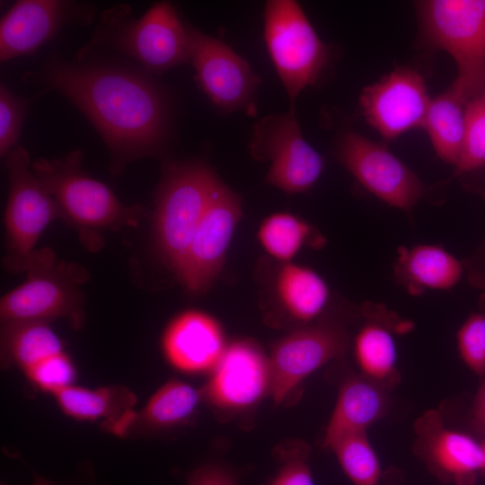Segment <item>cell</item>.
Returning a JSON list of instances; mask_svg holds the SVG:
<instances>
[{
  "label": "cell",
  "instance_id": "obj_1",
  "mask_svg": "<svg viewBox=\"0 0 485 485\" xmlns=\"http://www.w3.org/2000/svg\"><path fill=\"white\" fill-rule=\"evenodd\" d=\"M22 79L65 97L89 120L109 151L113 176L136 160L162 154L168 146L172 123L168 92L137 66L80 48L73 59L51 53Z\"/></svg>",
  "mask_w": 485,
  "mask_h": 485
},
{
  "label": "cell",
  "instance_id": "obj_2",
  "mask_svg": "<svg viewBox=\"0 0 485 485\" xmlns=\"http://www.w3.org/2000/svg\"><path fill=\"white\" fill-rule=\"evenodd\" d=\"M82 150L57 158L40 157L31 170L53 198L59 218L73 227L84 246L97 251L102 233L136 225L143 215L140 205L128 206L103 182L83 169Z\"/></svg>",
  "mask_w": 485,
  "mask_h": 485
},
{
  "label": "cell",
  "instance_id": "obj_3",
  "mask_svg": "<svg viewBox=\"0 0 485 485\" xmlns=\"http://www.w3.org/2000/svg\"><path fill=\"white\" fill-rule=\"evenodd\" d=\"M190 24L166 1L153 4L141 16L128 4L102 11L91 41L82 49L117 53L154 76L190 62Z\"/></svg>",
  "mask_w": 485,
  "mask_h": 485
},
{
  "label": "cell",
  "instance_id": "obj_4",
  "mask_svg": "<svg viewBox=\"0 0 485 485\" xmlns=\"http://www.w3.org/2000/svg\"><path fill=\"white\" fill-rule=\"evenodd\" d=\"M220 181L199 160L170 162L163 168L154 193L153 235L157 255L176 277Z\"/></svg>",
  "mask_w": 485,
  "mask_h": 485
},
{
  "label": "cell",
  "instance_id": "obj_5",
  "mask_svg": "<svg viewBox=\"0 0 485 485\" xmlns=\"http://www.w3.org/2000/svg\"><path fill=\"white\" fill-rule=\"evenodd\" d=\"M26 279L0 301L1 322L64 318L79 330L85 320L80 284L87 278L75 264L59 261L50 248L35 250Z\"/></svg>",
  "mask_w": 485,
  "mask_h": 485
},
{
  "label": "cell",
  "instance_id": "obj_6",
  "mask_svg": "<svg viewBox=\"0 0 485 485\" xmlns=\"http://www.w3.org/2000/svg\"><path fill=\"white\" fill-rule=\"evenodd\" d=\"M425 33L456 63L452 84L469 102L485 94V0H430L420 4Z\"/></svg>",
  "mask_w": 485,
  "mask_h": 485
},
{
  "label": "cell",
  "instance_id": "obj_7",
  "mask_svg": "<svg viewBox=\"0 0 485 485\" xmlns=\"http://www.w3.org/2000/svg\"><path fill=\"white\" fill-rule=\"evenodd\" d=\"M263 38L291 110H295V101L300 93L314 84L326 67L329 48L319 38L301 5L294 0L266 2Z\"/></svg>",
  "mask_w": 485,
  "mask_h": 485
},
{
  "label": "cell",
  "instance_id": "obj_8",
  "mask_svg": "<svg viewBox=\"0 0 485 485\" xmlns=\"http://www.w3.org/2000/svg\"><path fill=\"white\" fill-rule=\"evenodd\" d=\"M4 159L8 177L4 266L12 273H22L26 271L41 234L59 218V213L33 173L30 154L22 146H16Z\"/></svg>",
  "mask_w": 485,
  "mask_h": 485
},
{
  "label": "cell",
  "instance_id": "obj_9",
  "mask_svg": "<svg viewBox=\"0 0 485 485\" xmlns=\"http://www.w3.org/2000/svg\"><path fill=\"white\" fill-rule=\"evenodd\" d=\"M250 151L269 162L266 182L289 195L309 190L324 168L322 156L304 139L295 110L259 120Z\"/></svg>",
  "mask_w": 485,
  "mask_h": 485
},
{
  "label": "cell",
  "instance_id": "obj_10",
  "mask_svg": "<svg viewBox=\"0 0 485 485\" xmlns=\"http://www.w3.org/2000/svg\"><path fill=\"white\" fill-rule=\"evenodd\" d=\"M190 57L195 79L220 111L256 112L260 78L248 62L222 40L190 25Z\"/></svg>",
  "mask_w": 485,
  "mask_h": 485
},
{
  "label": "cell",
  "instance_id": "obj_11",
  "mask_svg": "<svg viewBox=\"0 0 485 485\" xmlns=\"http://www.w3.org/2000/svg\"><path fill=\"white\" fill-rule=\"evenodd\" d=\"M337 156L367 191L391 207L410 212L426 193L417 174L388 148L355 131L343 134Z\"/></svg>",
  "mask_w": 485,
  "mask_h": 485
},
{
  "label": "cell",
  "instance_id": "obj_12",
  "mask_svg": "<svg viewBox=\"0 0 485 485\" xmlns=\"http://www.w3.org/2000/svg\"><path fill=\"white\" fill-rule=\"evenodd\" d=\"M96 16L93 4L72 0H19L0 20V60L33 55L69 25L86 26Z\"/></svg>",
  "mask_w": 485,
  "mask_h": 485
},
{
  "label": "cell",
  "instance_id": "obj_13",
  "mask_svg": "<svg viewBox=\"0 0 485 485\" xmlns=\"http://www.w3.org/2000/svg\"><path fill=\"white\" fill-rule=\"evenodd\" d=\"M345 328L331 322H314L299 326L279 339L269 357L270 396L276 405L306 376L326 363L342 357L348 348Z\"/></svg>",
  "mask_w": 485,
  "mask_h": 485
},
{
  "label": "cell",
  "instance_id": "obj_14",
  "mask_svg": "<svg viewBox=\"0 0 485 485\" xmlns=\"http://www.w3.org/2000/svg\"><path fill=\"white\" fill-rule=\"evenodd\" d=\"M241 216V198L220 181L177 276L188 292L203 294L216 279Z\"/></svg>",
  "mask_w": 485,
  "mask_h": 485
},
{
  "label": "cell",
  "instance_id": "obj_15",
  "mask_svg": "<svg viewBox=\"0 0 485 485\" xmlns=\"http://www.w3.org/2000/svg\"><path fill=\"white\" fill-rule=\"evenodd\" d=\"M201 392L223 412L251 409L271 393L269 357L251 340L235 341L226 346Z\"/></svg>",
  "mask_w": 485,
  "mask_h": 485
},
{
  "label": "cell",
  "instance_id": "obj_16",
  "mask_svg": "<svg viewBox=\"0 0 485 485\" xmlns=\"http://www.w3.org/2000/svg\"><path fill=\"white\" fill-rule=\"evenodd\" d=\"M430 100L421 75L401 67L366 86L359 103L366 122L384 139L392 140L422 127Z\"/></svg>",
  "mask_w": 485,
  "mask_h": 485
},
{
  "label": "cell",
  "instance_id": "obj_17",
  "mask_svg": "<svg viewBox=\"0 0 485 485\" xmlns=\"http://www.w3.org/2000/svg\"><path fill=\"white\" fill-rule=\"evenodd\" d=\"M417 452L430 471L455 485H474L485 469L483 446L467 434L447 428L436 411H428L416 423Z\"/></svg>",
  "mask_w": 485,
  "mask_h": 485
},
{
  "label": "cell",
  "instance_id": "obj_18",
  "mask_svg": "<svg viewBox=\"0 0 485 485\" xmlns=\"http://www.w3.org/2000/svg\"><path fill=\"white\" fill-rule=\"evenodd\" d=\"M225 348L218 322L198 310L178 314L162 337L164 357L173 367L185 373L212 371Z\"/></svg>",
  "mask_w": 485,
  "mask_h": 485
},
{
  "label": "cell",
  "instance_id": "obj_19",
  "mask_svg": "<svg viewBox=\"0 0 485 485\" xmlns=\"http://www.w3.org/2000/svg\"><path fill=\"white\" fill-rule=\"evenodd\" d=\"M53 395L66 415L80 420L102 419L103 429L117 436H124L137 419L136 395L124 386L70 385Z\"/></svg>",
  "mask_w": 485,
  "mask_h": 485
},
{
  "label": "cell",
  "instance_id": "obj_20",
  "mask_svg": "<svg viewBox=\"0 0 485 485\" xmlns=\"http://www.w3.org/2000/svg\"><path fill=\"white\" fill-rule=\"evenodd\" d=\"M386 388L363 375L348 376L341 384L322 446L349 433L366 432L387 410Z\"/></svg>",
  "mask_w": 485,
  "mask_h": 485
},
{
  "label": "cell",
  "instance_id": "obj_21",
  "mask_svg": "<svg viewBox=\"0 0 485 485\" xmlns=\"http://www.w3.org/2000/svg\"><path fill=\"white\" fill-rule=\"evenodd\" d=\"M463 271L461 261L435 244L401 247L394 263L396 280L409 294L426 290H447L454 287Z\"/></svg>",
  "mask_w": 485,
  "mask_h": 485
},
{
  "label": "cell",
  "instance_id": "obj_22",
  "mask_svg": "<svg viewBox=\"0 0 485 485\" xmlns=\"http://www.w3.org/2000/svg\"><path fill=\"white\" fill-rule=\"evenodd\" d=\"M367 320L354 339V354L361 375L384 386L397 381V348L388 323L386 310L371 304L366 307Z\"/></svg>",
  "mask_w": 485,
  "mask_h": 485
},
{
  "label": "cell",
  "instance_id": "obj_23",
  "mask_svg": "<svg viewBox=\"0 0 485 485\" xmlns=\"http://www.w3.org/2000/svg\"><path fill=\"white\" fill-rule=\"evenodd\" d=\"M278 304L300 326L307 325L323 313L330 300V287L313 269L293 262L282 263L274 283Z\"/></svg>",
  "mask_w": 485,
  "mask_h": 485
},
{
  "label": "cell",
  "instance_id": "obj_24",
  "mask_svg": "<svg viewBox=\"0 0 485 485\" xmlns=\"http://www.w3.org/2000/svg\"><path fill=\"white\" fill-rule=\"evenodd\" d=\"M46 321L1 322L3 367L19 366L23 372L44 359L64 352V346Z\"/></svg>",
  "mask_w": 485,
  "mask_h": 485
},
{
  "label": "cell",
  "instance_id": "obj_25",
  "mask_svg": "<svg viewBox=\"0 0 485 485\" xmlns=\"http://www.w3.org/2000/svg\"><path fill=\"white\" fill-rule=\"evenodd\" d=\"M468 101L452 84L430 100L422 127L436 155L457 164L462 152Z\"/></svg>",
  "mask_w": 485,
  "mask_h": 485
},
{
  "label": "cell",
  "instance_id": "obj_26",
  "mask_svg": "<svg viewBox=\"0 0 485 485\" xmlns=\"http://www.w3.org/2000/svg\"><path fill=\"white\" fill-rule=\"evenodd\" d=\"M203 400L201 390L172 379L161 386L149 399L135 424L161 430L177 427L190 419Z\"/></svg>",
  "mask_w": 485,
  "mask_h": 485
},
{
  "label": "cell",
  "instance_id": "obj_27",
  "mask_svg": "<svg viewBox=\"0 0 485 485\" xmlns=\"http://www.w3.org/2000/svg\"><path fill=\"white\" fill-rule=\"evenodd\" d=\"M258 239L267 253L282 263L291 262L304 245L320 247L324 242L306 221L287 212L266 217L259 227Z\"/></svg>",
  "mask_w": 485,
  "mask_h": 485
},
{
  "label": "cell",
  "instance_id": "obj_28",
  "mask_svg": "<svg viewBox=\"0 0 485 485\" xmlns=\"http://www.w3.org/2000/svg\"><path fill=\"white\" fill-rule=\"evenodd\" d=\"M330 448L354 485H378L381 466L366 432L349 433L332 440Z\"/></svg>",
  "mask_w": 485,
  "mask_h": 485
},
{
  "label": "cell",
  "instance_id": "obj_29",
  "mask_svg": "<svg viewBox=\"0 0 485 485\" xmlns=\"http://www.w3.org/2000/svg\"><path fill=\"white\" fill-rule=\"evenodd\" d=\"M485 165V94L471 101L466 108L465 131L454 176Z\"/></svg>",
  "mask_w": 485,
  "mask_h": 485
},
{
  "label": "cell",
  "instance_id": "obj_30",
  "mask_svg": "<svg viewBox=\"0 0 485 485\" xmlns=\"http://www.w3.org/2000/svg\"><path fill=\"white\" fill-rule=\"evenodd\" d=\"M278 467L267 485H314L309 464L310 447L301 440H289L274 451Z\"/></svg>",
  "mask_w": 485,
  "mask_h": 485
},
{
  "label": "cell",
  "instance_id": "obj_31",
  "mask_svg": "<svg viewBox=\"0 0 485 485\" xmlns=\"http://www.w3.org/2000/svg\"><path fill=\"white\" fill-rule=\"evenodd\" d=\"M34 98L16 94L5 84L0 85V156L3 158L19 145L26 115Z\"/></svg>",
  "mask_w": 485,
  "mask_h": 485
},
{
  "label": "cell",
  "instance_id": "obj_32",
  "mask_svg": "<svg viewBox=\"0 0 485 485\" xmlns=\"http://www.w3.org/2000/svg\"><path fill=\"white\" fill-rule=\"evenodd\" d=\"M26 377L40 390L55 394L73 385L75 366L64 351L49 357L24 372Z\"/></svg>",
  "mask_w": 485,
  "mask_h": 485
},
{
  "label": "cell",
  "instance_id": "obj_33",
  "mask_svg": "<svg viewBox=\"0 0 485 485\" xmlns=\"http://www.w3.org/2000/svg\"><path fill=\"white\" fill-rule=\"evenodd\" d=\"M457 346L461 358L476 375L485 376V313H473L460 327Z\"/></svg>",
  "mask_w": 485,
  "mask_h": 485
},
{
  "label": "cell",
  "instance_id": "obj_34",
  "mask_svg": "<svg viewBox=\"0 0 485 485\" xmlns=\"http://www.w3.org/2000/svg\"><path fill=\"white\" fill-rule=\"evenodd\" d=\"M240 476L234 469L218 463L202 464L187 477V485H238Z\"/></svg>",
  "mask_w": 485,
  "mask_h": 485
},
{
  "label": "cell",
  "instance_id": "obj_35",
  "mask_svg": "<svg viewBox=\"0 0 485 485\" xmlns=\"http://www.w3.org/2000/svg\"><path fill=\"white\" fill-rule=\"evenodd\" d=\"M472 422L477 430L485 434V378L473 401Z\"/></svg>",
  "mask_w": 485,
  "mask_h": 485
},
{
  "label": "cell",
  "instance_id": "obj_36",
  "mask_svg": "<svg viewBox=\"0 0 485 485\" xmlns=\"http://www.w3.org/2000/svg\"><path fill=\"white\" fill-rule=\"evenodd\" d=\"M32 485H57L55 482L37 473L33 474Z\"/></svg>",
  "mask_w": 485,
  "mask_h": 485
},
{
  "label": "cell",
  "instance_id": "obj_37",
  "mask_svg": "<svg viewBox=\"0 0 485 485\" xmlns=\"http://www.w3.org/2000/svg\"><path fill=\"white\" fill-rule=\"evenodd\" d=\"M482 446H483V452H484V461H485V444Z\"/></svg>",
  "mask_w": 485,
  "mask_h": 485
}]
</instances>
